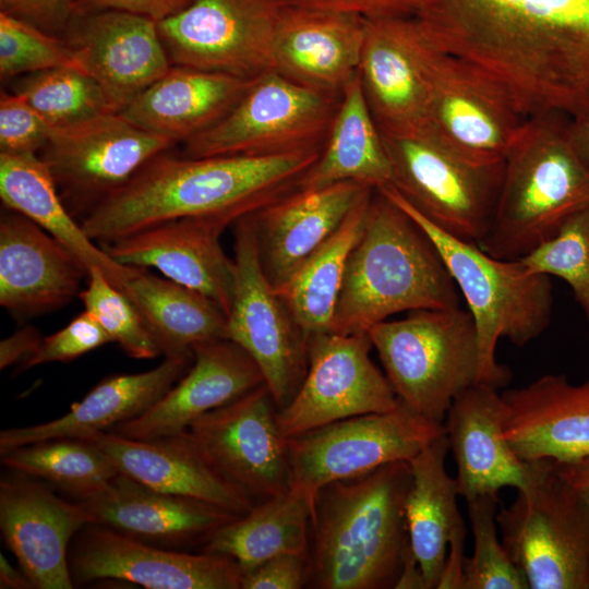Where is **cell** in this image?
<instances>
[{"mask_svg":"<svg viewBox=\"0 0 589 589\" xmlns=\"http://www.w3.org/2000/svg\"><path fill=\"white\" fill-rule=\"evenodd\" d=\"M414 17L525 119L589 121V0H424Z\"/></svg>","mask_w":589,"mask_h":589,"instance_id":"cell-1","label":"cell"},{"mask_svg":"<svg viewBox=\"0 0 589 589\" xmlns=\"http://www.w3.org/2000/svg\"><path fill=\"white\" fill-rule=\"evenodd\" d=\"M322 149L208 157L164 152L92 206L81 225L99 244L178 218H206L228 228L299 188Z\"/></svg>","mask_w":589,"mask_h":589,"instance_id":"cell-2","label":"cell"},{"mask_svg":"<svg viewBox=\"0 0 589 589\" xmlns=\"http://www.w3.org/2000/svg\"><path fill=\"white\" fill-rule=\"evenodd\" d=\"M409 461L324 485L314 502L306 588L395 589L410 549Z\"/></svg>","mask_w":589,"mask_h":589,"instance_id":"cell-3","label":"cell"},{"mask_svg":"<svg viewBox=\"0 0 589 589\" xmlns=\"http://www.w3.org/2000/svg\"><path fill=\"white\" fill-rule=\"evenodd\" d=\"M458 306V288L431 239L375 190L346 264L330 332L366 333L399 312Z\"/></svg>","mask_w":589,"mask_h":589,"instance_id":"cell-4","label":"cell"},{"mask_svg":"<svg viewBox=\"0 0 589 589\" xmlns=\"http://www.w3.org/2000/svg\"><path fill=\"white\" fill-rule=\"evenodd\" d=\"M569 122L541 115L520 125L504 160L491 226L478 244L490 255L521 259L589 208V166L572 141Z\"/></svg>","mask_w":589,"mask_h":589,"instance_id":"cell-5","label":"cell"},{"mask_svg":"<svg viewBox=\"0 0 589 589\" xmlns=\"http://www.w3.org/2000/svg\"><path fill=\"white\" fill-rule=\"evenodd\" d=\"M431 239L467 302L477 328L480 383L501 388L512 374L497 362L501 338L524 347L539 337L552 316L551 277L518 260L490 255L477 243L452 236L419 212L394 185L380 190Z\"/></svg>","mask_w":589,"mask_h":589,"instance_id":"cell-6","label":"cell"},{"mask_svg":"<svg viewBox=\"0 0 589 589\" xmlns=\"http://www.w3.org/2000/svg\"><path fill=\"white\" fill-rule=\"evenodd\" d=\"M397 398L443 424L454 399L480 383L474 321L459 306L417 310L368 332Z\"/></svg>","mask_w":589,"mask_h":589,"instance_id":"cell-7","label":"cell"},{"mask_svg":"<svg viewBox=\"0 0 589 589\" xmlns=\"http://www.w3.org/2000/svg\"><path fill=\"white\" fill-rule=\"evenodd\" d=\"M420 26L428 131L474 166H502L525 118L492 77L441 48Z\"/></svg>","mask_w":589,"mask_h":589,"instance_id":"cell-8","label":"cell"},{"mask_svg":"<svg viewBox=\"0 0 589 589\" xmlns=\"http://www.w3.org/2000/svg\"><path fill=\"white\" fill-rule=\"evenodd\" d=\"M501 539L529 589H589V512L548 469L496 514Z\"/></svg>","mask_w":589,"mask_h":589,"instance_id":"cell-9","label":"cell"},{"mask_svg":"<svg viewBox=\"0 0 589 589\" xmlns=\"http://www.w3.org/2000/svg\"><path fill=\"white\" fill-rule=\"evenodd\" d=\"M444 433L443 424L399 400L386 412L354 416L297 434L286 438L290 489L301 493L314 512L324 485L409 461Z\"/></svg>","mask_w":589,"mask_h":589,"instance_id":"cell-10","label":"cell"},{"mask_svg":"<svg viewBox=\"0 0 589 589\" xmlns=\"http://www.w3.org/2000/svg\"><path fill=\"white\" fill-rule=\"evenodd\" d=\"M339 100L266 72L220 121L183 142V156H277L321 149Z\"/></svg>","mask_w":589,"mask_h":589,"instance_id":"cell-11","label":"cell"},{"mask_svg":"<svg viewBox=\"0 0 589 589\" xmlns=\"http://www.w3.org/2000/svg\"><path fill=\"white\" fill-rule=\"evenodd\" d=\"M382 139L393 169V185L437 227L479 244L493 219L504 164L474 166L430 131L382 134Z\"/></svg>","mask_w":589,"mask_h":589,"instance_id":"cell-12","label":"cell"},{"mask_svg":"<svg viewBox=\"0 0 589 589\" xmlns=\"http://www.w3.org/2000/svg\"><path fill=\"white\" fill-rule=\"evenodd\" d=\"M235 283L226 338L259 366L278 410L298 393L308 371V336L268 281L248 216L235 224Z\"/></svg>","mask_w":589,"mask_h":589,"instance_id":"cell-13","label":"cell"},{"mask_svg":"<svg viewBox=\"0 0 589 589\" xmlns=\"http://www.w3.org/2000/svg\"><path fill=\"white\" fill-rule=\"evenodd\" d=\"M279 0H194L157 22L171 64L253 80L273 71Z\"/></svg>","mask_w":589,"mask_h":589,"instance_id":"cell-14","label":"cell"},{"mask_svg":"<svg viewBox=\"0 0 589 589\" xmlns=\"http://www.w3.org/2000/svg\"><path fill=\"white\" fill-rule=\"evenodd\" d=\"M372 347L368 333L325 332L308 337L306 374L293 399L277 414L285 438L399 405L386 375L371 360Z\"/></svg>","mask_w":589,"mask_h":589,"instance_id":"cell-15","label":"cell"},{"mask_svg":"<svg viewBox=\"0 0 589 589\" xmlns=\"http://www.w3.org/2000/svg\"><path fill=\"white\" fill-rule=\"evenodd\" d=\"M74 584L115 579L147 589H241L242 570L229 556L157 546L98 524L73 538Z\"/></svg>","mask_w":589,"mask_h":589,"instance_id":"cell-16","label":"cell"},{"mask_svg":"<svg viewBox=\"0 0 589 589\" xmlns=\"http://www.w3.org/2000/svg\"><path fill=\"white\" fill-rule=\"evenodd\" d=\"M265 384L193 421L188 432L217 470L254 502L290 489L286 438Z\"/></svg>","mask_w":589,"mask_h":589,"instance_id":"cell-17","label":"cell"},{"mask_svg":"<svg viewBox=\"0 0 589 589\" xmlns=\"http://www.w3.org/2000/svg\"><path fill=\"white\" fill-rule=\"evenodd\" d=\"M173 144L119 112H107L51 128L43 159L57 185L94 206Z\"/></svg>","mask_w":589,"mask_h":589,"instance_id":"cell-18","label":"cell"},{"mask_svg":"<svg viewBox=\"0 0 589 589\" xmlns=\"http://www.w3.org/2000/svg\"><path fill=\"white\" fill-rule=\"evenodd\" d=\"M94 524L76 501L60 497L47 482L11 470L0 480L3 540L36 589H72L69 548Z\"/></svg>","mask_w":589,"mask_h":589,"instance_id":"cell-19","label":"cell"},{"mask_svg":"<svg viewBox=\"0 0 589 589\" xmlns=\"http://www.w3.org/2000/svg\"><path fill=\"white\" fill-rule=\"evenodd\" d=\"M81 68L104 92L113 112L171 68L157 22L122 10L71 16L67 39Z\"/></svg>","mask_w":589,"mask_h":589,"instance_id":"cell-20","label":"cell"},{"mask_svg":"<svg viewBox=\"0 0 589 589\" xmlns=\"http://www.w3.org/2000/svg\"><path fill=\"white\" fill-rule=\"evenodd\" d=\"M507 405L498 388L476 384L459 394L443 422L457 467L459 495L466 501L509 486L532 485L551 460L521 459L505 436Z\"/></svg>","mask_w":589,"mask_h":589,"instance_id":"cell-21","label":"cell"},{"mask_svg":"<svg viewBox=\"0 0 589 589\" xmlns=\"http://www.w3.org/2000/svg\"><path fill=\"white\" fill-rule=\"evenodd\" d=\"M364 20L358 72L381 133L408 135L428 131L419 22L413 16Z\"/></svg>","mask_w":589,"mask_h":589,"instance_id":"cell-22","label":"cell"},{"mask_svg":"<svg viewBox=\"0 0 589 589\" xmlns=\"http://www.w3.org/2000/svg\"><path fill=\"white\" fill-rule=\"evenodd\" d=\"M226 229L212 219L178 218L100 247L124 266L156 268L167 279L208 298L228 315L235 262L220 244V236Z\"/></svg>","mask_w":589,"mask_h":589,"instance_id":"cell-23","label":"cell"},{"mask_svg":"<svg viewBox=\"0 0 589 589\" xmlns=\"http://www.w3.org/2000/svg\"><path fill=\"white\" fill-rule=\"evenodd\" d=\"M179 381L142 414L110 431L148 440L181 433L206 412L265 384L252 358L228 338L202 342Z\"/></svg>","mask_w":589,"mask_h":589,"instance_id":"cell-24","label":"cell"},{"mask_svg":"<svg viewBox=\"0 0 589 589\" xmlns=\"http://www.w3.org/2000/svg\"><path fill=\"white\" fill-rule=\"evenodd\" d=\"M87 272L61 242L24 215L0 218V304L16 316L58 310L80 297Z\"/></svg>","mask_w":589,"mask_h":589,"instance_id":"cell-25","label":"cell"},{"mask_svg":"<svg viewBox=\"0 0 589 589\" xmlns=\"http://www.w3.org/2000/svg\"><path fill=\"white\" fill-rule=\"evenodd\" d=\"M76 502L94 524L175 550L203 546L216 530L239 517L201 500L154 490L120 472Z\"/></svg>","mask_w":589,"mask_h":589,"instance_id":"cell-26","label":"cell"},{"mask_svg":"<svg viewBox=\"0 0 589 589\" xmlns=\"http://www.w3.org/2000/svg\"><path fill=\"white\" fill-rule=\"evenodd\" d=\"M368 189L354 181L297 188L248 216L273 287L285 284L337 230Z\"/></svg>","mask_w":589,"mask_h":589,"instance_id":"cell-27","label":"cell"},{"mask_svg":"<svg viewBox=\"0 0 589 589\" xmlns=\"http://www.w3.org/2000/svg\"><path fill=\"white\" fill-rule=\"evenodd\" d=\"M364 23L353 14L284 5L274 40L273 71L340 98L358 73Z\"/></svg>","mask_w":589,"mask_h":589,"instance_id":"cell-28","label":"cell"},{"mask_svg":"<svg viewBox=\"0 0 589 589\" xmlns=\"http://www.w3.org/2000/svg\"><path fill=\"white\" fill-rule=\"evenodd\" d=\"M120 473L154 490L201 500L242 516L256 503L227 480L188 431L148 440L111 431L93 434Z\"/></svg>","mask_w":589,"mask_h":589,"instance_id":"cell-29","label":"cell"},{"mask_svg":"<svg viewBox=\"0 0 589 589\" xmlns=\"http://www.w3.org/2000/svg\"><path fill=\"white\" fill-rule=\"evenodd\" d=\"M505 436L524 460L570 461L589 456V378L573 384L545 374L502 393Z\"/></svg>","mask_w":589,"mask_h":589,"instance_id":"cell-30","label":"cell"},{"mask_svg":"<svg viewBox=\"0 0 589 589\" xmlns=\"http://www.w3.org/2000/svg\"><path fill=\"white\" fill-rule=\"evenodd\" d=\"M193 354L165 356L156 368L108 376L55 420L0 432V454L55 437L86 438L110 431L152 407L188 371Z\"/></svg>","mask_w":589,"mask_h":589,"instance_id":"cell-31","label":"cell"},{"mask_svg":"<svg viewBox=\"0 0 589 589\" xmlns=\"http://www.w3.org/2000/svg\"><path fill=\"white\" fill-rule=\"evenodd\" d=\"M253 80L172 64L119 113L151 133L185 142L220 121Z\"/></svg>","mask_w":589,"mask_h":589,"instance_id":"cell-32","label":"cell"},{"mask_svg":"<svg viewBox=\"0 0 589 589\" xmlns=\"http://www.w3.org/2000/svg\"><path fill=\"white\" fill-rule=\"evenodd\" d=\"M0 197L7 208L24 215L69 249L87 275L99 268L120 289L134 271L111 259L74 220L49 167L36 154L0 153Z\"/></svg>","mask_w":589,"mask_h":589,"instance_id":"cell-33","label":"cell"},{"mask_svg":"<svg viewBox=\"0 0 589 589\" xmlns=\"http://www.w3.org/2000/svg\"><path fill=\"white\" fill-rule=\"evenodd\" d=\"M449 443L440 435L411 460V484L405 510L409 545L426 589H436L449 541L465 520L458 509L456 478L446 469Z\"/></svg>","mask_w":589,"mask_h":589,"instance_id":"cell-34","label":"cell"},{"mask_svg":"<svg viewBox=\"0 0 589 589\" xmlns=\"http://www.w3.org/2000/svg\"><path fill=\"white\" fill-rule=\"evenodd\" d=\"M341 181H354L373 190L394 183L392 165L359 72L344 89L321 155L299 188Z\"/></svg>","mask_w":589,"mask_h":589,"instance_id":"cell-35","label":"cell"},{"mask_svg":"<svg viewBox=\"0 0 589 589\" xmlns=\"http://www.w3.org/2000/svg\"><path fill=\"white\" fill-rule=\"evenodd\" d=\"M120 290L141 312L164 357L192 354L202 342L226 338L225 312L192 289L134 267Z\"/></svg>","mask_w":589,"mask_h":589,"instance_id":"cell-36","label":"cell"},{"mask_svg":"<svg viewBox=\"0 0 589 589\" xmlns=\"http://www.w3.org/2000/svg\"><path fill=\"white\" fill-rule=\"evenodd\" d=\"M312 515L309 501L289 489L220 527L201 551L231 557L242 574L279 554L308 556Z\"/></svg>","mask_w":589,"mask_h":589,"instance_id":"cell-37","label":"cell"},{"mask_svg":"<svg viewBox=\"0 0 589 589\" xmlns=\"http://www.w3.org/2000/svg\"><path fill=\"white\" fill-rule=\"evenodd\" d=\"M374 191L368 189L337 230L285 284L273 287L308 337L332 330L346 264L362 233Z\"/></svg>","mask_w":589,"mask_h":589,"instance_id":"cell-38","label":"cell"},{"mask_svg":"<svg viewBox=\"0 0 589 589\" xmlns=\"http://www.w3.org/2000/svg\"><path fill=\"white\" fill-rule=\"evenodd\" d=\"M0 456L8 469L50 483L74 501L101 490L119 473L107 454L86 438L41 440Z\"/></svg>","mask_w":589,"mask_h":589,"instance_id":"cell-39","label":"cell"},{"mask_svg":"<svg viewBox=\"0 0 589 589\" xmlns=\"http://www.w3.org/2000/svg\"><path fill=\"white\" fill-rule=\"evenodd\" d=\"M14 93L25 99L51 128L113 112L96 81L85 71L73 67L32 73L15 85Z\"/></svg>","mask_w":589,"mask_h":589,"instance_id":"cell-40","label":"cell"},{"mask_svg":"<svg viewBox=\"0 0 589 589\" xmlns=\"http://www.w3.org/2000/svg\"><path fill=\"white\" fill-rule=\"evenodd\" d=\"M473 553L465 565L464 589H529L497 536L498 493L466 501Z\"/></svg>","mask_w":589,"mask_h":589,"instance_id":"cell-41","label":"cell"},{"mask_svg":"<svg viewBox=\"0 0 589 589\" xmlns=\"http://www.w3.org/2000/svg\"><path fill=\"white\" fill-rule=\"evenodd\" d=\"M80 299L107 333L131 358L148 360L158 357L160 350L141 312L132 300L107 278L99 268L87 276V285Z\"/></svg>","mask_w":589,"mask_h":589,"instance_id":"cell-42","label":"cell"},{"mask_svg":"<svg viewBox=\"0 0 589 589\" xmlns=\"http://www.w3.org/2000/svg\"><path fill=\"white\" fill-rule=\"evenodd\" d=\"M520 260L533 273L567 283L589 323V208L572 217L555 237Z\"/></svg>","mask_w":589,"mask_h":589,"instance_id":"cell-43","label":"cell"},{"mask_svg":"<svg viewBox=\"0 0 589 589\" xmlns=\"http://www.w3.org/2000/svg\"><path fill=\"white\" fill-rule=\"evenodd\" d=\"M63 67L83 70L65 40L46 34L32 22L0 12L2 80Z\"/></svg>","mask_w":589,"mask_h":589,"instance_id":"cell-44","label":"cell"},{"mask_svg":"<svg viewBox=\"0 0 589 589\" xmlns=\"http://www.w3.org/2000/svg\"><path fill=\"white\" fill-rule=\"evenodd\" d=\"M107 342H111L107 333L97 320L84 310L63 328L43 337L36 351L20 364V369L72 361Z\"/></svg>","mask_w":589,"mask_h":589,"instance_id":"cell-45","label":"cell"},{"mask_svg":"<svg viewBox=\"0 0 589 589\" xmlns=\"http://www.w3.org/2000/svg\"><path fill=\"white\" fill-rule=\"evenodd\" d=\"M51 127L21 96L1 92L0 151L3 154H36L47 144Z\"/></svg>","mask_w":589,"mask_h":589,"instance_id":"cell-46","label":"cell"},{"mask_svg":"<svg viewBox=\"0 0 589 589\" xmlns=\"http://www.w3.org/2000/svg\"><path fill=\"white\" fill-rule=\"evenodd\" d=\"M306 555H276L244 573L241 589H301L306 584Z\"/></svg>","mask_w":589,"mask_h":589,"instance_id":"cell-47","label":"cell"},{"mask_svg":"<svg viewBox=\"0 0 589 589\" xmlns=\"http://www.w3.org/2000/svg\"><path fill=\"white\" fill-rule=\"evenodd\" d=\"M285 7L341 12L363 19L414 16L424 0H279Z\"/></svg>","mask_w":589,"mask_h":589,"instance_id":"cell-48","label":"cell"},{"mask_svg":"<svg viewBox=\"0 0 589 589\" xmlns=\"http://www.w3.org/2000/svg\"><path fill=\"white\" fill-rule=\"evenodd\" d=\"M194 0H69L71 16L100 10H122L156 22L167 19Z\"/></svg>","mask_w":589,"mask_h":589,"instance_id":"cell-49","label":"cell"},{"mask_svg":"<svg viewBox=\"0 0 589 589\" xmlns=\"http://www.w3.org/2000/svg\"><path fill=\"white\" fill-rule=\"evenodd\" d=\"M1 11L35 25L52 26L71 19L69 0H0Z\"/></svg>","mask_w":589,"mask_h":589,"instance_id":"cell-50","label":"cell"},{"mask_svg":"<svg viewBox=\"0 0 589 589\" xmlns=\"http://www.w3.org/2000/svg\"><path fill=\"white\" fill-rule=\"evenodd\" d=\"M466 534V524L454 532L436 589H464L467 561L465 555Z\"/></svg>","mask_w":589,"mask_h":589,"instance_id":"cell-51","label":"cell"},{"mask_svg":"<svg viewBox=\"0 0 589 589\" xmlns=\"http://www.w3.org/2000/svg\"><path fill=\"white\" fill-rule=\"evenodd\" d=\"M43 337L32 327H23L0 342V369L3 370L14 363H23L38 348Z\"/></svg>","mask_w":589,"mask_h":589,"instance_id":"cell-52","label":"cell"},{"mask_svg":"<svg viewBox=\"0 0 589 589\" xmlns=\"http://www.w3.org/2000/svg\"><path fill=\"white\" fill-rule=\"evenodd\" d=\"M553 466L589 512V456L570 461H553Z\"/></svg>","mask_w":589,"mask_h":589,"instance_id":"cell-53","label":"cell"},{"mask_svg":"<svg viewBox=\"0 0 589 589\" xmlns=\"http://www.w3.org/2000/svg\"><path fill=\"white\" fill-rule=\"evenodd\" d=\"M0 588L1 589H34V585L23 569L14 567L1 552L0 554Z\"/></svg>","mask_w":589,"mask_h":589,"instance_id":"cell-54","label":"cell"},{"mask_svg":"<svg viewBox=\"0 0 589 589\" xmlns=\"http://www.w3.org/2000/svg\"><path fill=\"white\" fill-rule=\"evenodd\" d=\"M395 589H426L421 568L411 549L408 550L405 556Z\"/></svg>","mask_w":589,"mask_h":589,"instance_id":"cell-55","label":"cell"},{"mask_svg":"<svg viewBox=\"0 0 589 589\" xmlns=\"http://www.w3.org/2000/svg\"><path fill=\"white\" fill-rule=\"evenodd\" d=\"M569 132L578 154L589 166V121H570Z\"/></svg>","mask_w":589,"mask_h":589,"instance_id":"cell-56","label":"cell"}]
</instances>
